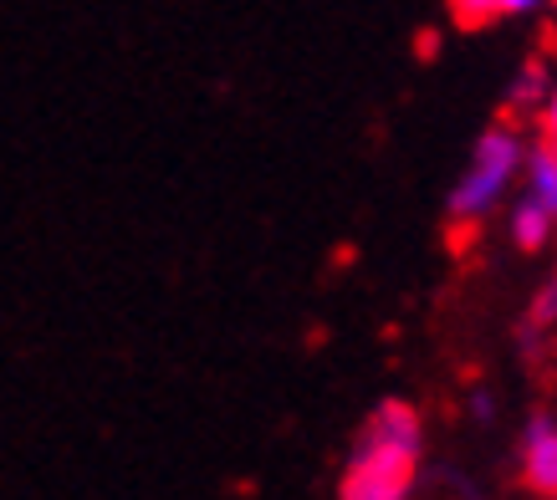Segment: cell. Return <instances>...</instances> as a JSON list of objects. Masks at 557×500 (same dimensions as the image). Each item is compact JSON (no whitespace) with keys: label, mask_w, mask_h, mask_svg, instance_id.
Masks as SVG:
<instances>
[{"label":"cell","mask_w":557,"mask_h":500,"mask_svg":"<svg viewBox=\"0 0 557 500\" xmlns=\"http://www.w3.org/2000/svg\"><path fill=\"white\" fill-rule=\"evenodd\" d=\"M424 460V424L414 403L384 399L358 434L354 454L343 465L338 500H409Z\"/></svg>","instance_id":"cell-1"},{"label":"cell","mask_w":557,"mask_h":500,"mask_svg":"<svg viewBox=\"0 0 557 500\" xmlns=\"http://www.w3.org/2000/svg\"><path fill=\"white\" fill-rule=\"evenodd\" d=\"M522 164H527V143L517 134V123H491L486 134L475 138L471 164L450 189V220L456 225H481L511 195Z\"/></svg>","instance_id":"cell-2"},{"label":"cell","mask_w":557,"mask_h":500,"mask_svg":"<svg viewBox=\"0 0 557 500\" xmlns=\"http://www.w3.org/2000/svg\"><path fill=\"white\" fill-rule=\"evenodd\" d=\"M522 485L542 500H557V418L532 414L522 434Z\"/></svg>","instance_id":"cell-3"},{"label":"cell","mask_w":557,"mask_h":500,"mask_svg":"<svg viewBox=\"0 0 557 500\" xmlns=\"http://www.w3.org/2000/svg\"><path fill=\"white\" fill-rule=\"evenodd\" d=\"M522 174H527V200H537L557 220V149H547V143L527 149Z\"/></svg>","instance_id":"cell-4"},{"label":"cell","mask_w":557,"mask_h":500,"mask_svg":"<svg viewBox=\"0 0 557 500\" xmlns=\"http://www.w3.org/2000/svg\"><path fill=\"white\" fill-rule=\"evenodd\" d=\"M557 235V220L542 210L537 200H522L517 210H511V240L522 250H547Z\"/></svg>","instance_id":"cell-5"},{"label":"cell","mask_w":557,"mask_h":500,"mask_svg":"<svg viewBox=\"0 0 557 500\" xmlns=\"http://www.w3.org/2000/svg\"><path fill=\"white\" fill-rule=\"evenodd\" d=\"M542 0H450V16L475 32V26H491V21L502 16H527V11H537Z\"/></svg>","instance_id":"cell-6"},{"label":"cell","mask_w":557,"mask_h":500,"mask_svg":"<svg viewBox=\"0 0 557 500\" xmlns=\"http://www.w3.org/2000/svg\"><path fill=\"white\" fill-rule=\"evenodd\" d=\"M547 87H553V72H547V62H527V67L517 72V87H511V108H542Z\"/></svg>","instance_id":"cell-7"},{"label":"cell","mask_w":557,"mask_h":500,"mask_svg":"<svg viewBox=\"0 0 557 500\" xmlns=\"http://www.w3.org/2000/svg\"><path fill=\"white\" fill-rule=\"evenodd\" d=\"M542 333H557V276L527 307V342H537Z\"/></svg>","instance_id":"cell-8"},{"label":"cell","mask_w":557,"mask_h":500,"mask_svg":"<svg viewBox=\"0 0 557 500\" xmlns=\"http://www.w3.org/2000/svg\"><path fill=\"white\" fill-rule=\"evenodd\" d=\"M537 128H542V143L557 149V77H553V87H547V98H542V108H537Z\"/></svg>","instance_id":"cell-9"},{"label":"cell","mask_w":557,"mask_h":500,"mask_svg":"<svg viewBox=\"0 0 557 500\" xmlns=\"http://www.w3.org/2000/svg\"><path fill=\"white\" fill-rule=\"evenodd\" d=\"M471 409H475V414H481V418H486V414H491V393H475V399H471Z\"/></svg>","instance_id":"cell-10"},{"label":"cell","mask_w":557,"mask_h":500,"mask_svg":"<svg viewBox=\"0 0 557 500\" xmlns=\"http://www.w3.org/2000/svg\"><path fill=\"white\" fill-rule=\"evenodd\" d=\"M553 5H557V0H553Z\"/></svg>","instance_id":"cell-11"}]
</instances>
